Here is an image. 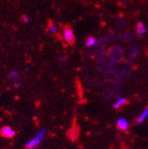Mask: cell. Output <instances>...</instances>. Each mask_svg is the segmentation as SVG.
Masks as SVG:
<instances>
[{"label":"cell","mask_w":148,"mask_h":149,"mask_svg":"<svg viewBox=\"0 0 148 149\" xmlns=\"http://www.w3.org/2000/svg\"><path fill=\"white\" fill-rule=\"evenodd\" d=\"M106 56L108 62L115 66L121 64L124 59V48L119 44H113L106 49Z\"/></svg>","instance_id":"cell-1"},{"label":"cell","mask_w":148,"mask_h":149,"mask_svg":"<svg viewBox=\"0 0 148 149\" xmlns=\"http://www.w3.org/2000/svg\"><path fill=\"white\" fill-rule=\"evenodd\" d=\"M46 134H47V129L46 128H42L40 129L36 135L28 141L26 144L25 148L26 149H33V148H38V146L43 142L44 139L46 137Z\"/></svg>","instance_id":"cell-2"},{"label":"cell","mask_w":148,"mask_h":149,"mask_svg":"<svg viewBox=\"0 0 148 149\" xmlns=\"http://www.w3.org/2000/svg\"><path fill=\"white\" fill-rule=\"evenodd\" d=\"M141 54V51H140V48L134 45V46H131V47L129 48V51L126 56V63L128 66H132L134 65V63L136 59L138 58V56Z\"/></svg>","instance_id":"cell-3"},{"label":"cell","mask_w":148,"mask_h":149,"mask_svg":"<svg viewBox=\"0 0 148 149\" xmlns=\"http://www.w3.org/2000/svg\"><path fill=\"white\" fill-rule=\"evenodd\" d=\"M62 38L66 44L70 45V46L75 43L76 36H75V33H74L71 26H64L63 31H62Z\"/></svg>","instance_id":"cell-4"},{"label":"cell","mask_w":148,"mask_h":149,"mask_svg":"<svg viewBox=\"0 0 148 149\" xmlns=\"http://www.w3.org/2000/svg\"><path fill=\"white\" fill-rule=\"evenodd\" d=\"M118 40H120L123 43H126V44H130L132 46L135 45V37L134 36L131 32L128 31H124V32H120L118 33Z\"/></svg>","instance_id":"cell-5"},{"label":"cell","mask_w":148,"mask_h":149,"mask_svg":"<svg viewBox=\"0 0 148 149\" xmlns=\"http://www.w3.org/2000/svg\"><path fill=\"white\" fill-rule=\"evenodd\" d=\"M0 135H1V136L6 137V138H13L16 136V132L11 128V126L5 125L1 128V130H0Z\"/></svg>","instance_id":"cell-6"},{"label":"cell","mask_w":148,"mask_h":149,"mask_svg":"<svg viewBox=\"0 0 148 149\" xmlns=\"http://www.w3.org/2000/svg\"><path fill=\"white\" fill-rule=\"evenodd\" d=\"M97 43H98V38H97L95 36H89L86 37L85 39V47L87 48H94L97 47Z\"/></svg>","instance_id":"cell-7"},{"label":"cell","mask_w":148,"mask_h":149,"mask_svg":"<svg viewBox=\"0 0 148 149\" xmlns=\"http://www.w3.org/2000/svg\"><path fill=\"white\" fill-rule=\"evenodd\" d=\"M104 38L106 39V43H114L118 39V33L115 30H110L106 33V36H104Z\"/></svg>","instance_id":"cell-8"},{"label":"cell","mask_w":148,"mask_h":149,"mask_svg":"<svg viewBox=\"0 0 148 149\" xmlns=\"http://www.w3.org/2000/svg\"><path fill=\"white\" fill-rule=\"evenodd\" d=\"M147 32V27L143 23V22L139 21L135 26V33L138 36H144Z\"/></svg>","instance_id":"cell-9"},{"label":"cell","mask_w":148,"mask_h":149,"mask_svg":"<svg viewBox=\"0 0 148 149\" xmlns=\"http://www.w3.org/2000/svg\"><path fill=\"white\" fill-rule=\"evenodd\" d=\"M116 126L119 130L126 131L129 127V124H128V121L125 118L120 117V118H118L117 121H116Z\"/></svg>","instance_id":"cell-10"},{"label":"cell","mask_w":148,"mask_h":149,"mask_svg":"<svg viewBox=\"0 0 148 149\" xmlns=\"http://www.w3.org/2000/svg\"><path fill=\"white\" fill-rule=\"evenodd\" d=\"M115 25L120 30H125L127 28V21L124 17H117L115 18Z\"/></svg>","instance_id":"cell-11"},{"label":"cell","mask_w":148,"mask_h":149,"mask_svg":"<svg viewBox=\"0 0 148 149\" xmlns=\"http://www.w3.org/2000/svg\"><path fill=\"white\" fill-rule=\"evenodd\" d=\"M148 117V107H146L143 112L141 113V115H140L137 118V120H136V125H140L142 123H144L145 121V119Z\"/></svg>","instance_id":"cell-12"},{"label":"cell","mask_w":148,"mask_h":149,"mask_svg":"<svg viewBox=\"0 0 148 149\" xmlns=\"http://www.w3.org/2000/svg\"><path fill=\"white\" fill-rule=\"evenodd\" d=\"M125 104H127V99L125 97H119V98H117L116 101L114 103L113 107L115 109H119L122 107H124Z\"/></svg>","instance_id":"cell-13"},{"label":"cell","mask_w":148,"mask_h":149,"mask_svg":"<svg viewBox=\"0 0 148 149\" xmlns=\"http://www.w3.org/2000/svg\"><path fill=\"white\" fill-rule=\"evenodd\" d=\"M7 78H8L10 81H16L19 78V73L17 70H12L8 73L7 74Z\"/></svg>","instance_id":"cell-14"},{"label":"cell","mask_w":148,"mask_h":149,"mask_svg":"<svg viewBox=\"0 0 148 149\" xmlns=\"http://www.w3.org/2000/svg\"><path fill=\"white\" fill-rule=\"evenodd\" d=\"M47 29H48L49 33H51V34H56L57 32V26H56V24L55 23V22L50 20L48 22V25H47Z\"/></svg>","instance_id":"cell-15"},{"label":"cell","mask_w":148,"mask_h":149,"mask_svg":"<svg viewBox=\"0 0 148 149\" xmlns=\"http://www.w3.org/2000/svg\"><path fill=\"white\" fill-rule=\"evenodd\" d=\"M22 20H23V22H25V23H28L30 18H29L27 15H23V16H22Z\"/></svg>","instance_id":"cell-16"},{"label":"cell","mask_w":148,"mask_h":149,"mask_svg":"<svg viewBox=\"0 0 148 149\" xmlns=\"http://www.w3.org/2000/svg\"><path fill=\"white\" fill-rule=\"evenodd\" d=\"M58 60L60 61L61 63H65L66 61V57L65 56H59V58H58Z\"/></svg>","instance_id":"cell-17"},{"label":"cell","mask_w":148,"mask_h":149,"mask_svg":"<svg viewBox=\"0 0 148 149\" xmlns=\"http://www.w3.org/2000/svg\"><path fill=\"white\" fill-rule=\"evenodd\" d=\"M13 87H14V88H16V89H18V88L20 87V83H19V82H14Z\"/></svg>","instance_id":"cell-18"},{"label":"cell","mask_w":148,"mask_h":149,"mask_svg":"<svg viewBox=\"0 0 148 149\" xmlns=\"http://www.w3.org/2000/svg\"><path fill=\"white\" fill-rule=\"evenodd\" d=\"M126 2H127V0H119V3L121 5H125V4H126Z\"/></svg>","instance_id":"cell-19"},{"label":"cell","mask_w":148,"mask_h":149,"mask_svg":"<svg viewBox=\"0 0 148 149\" xmlns=\"http://www.w3.org/2000/svg\"><path fill=\"white\" fill-rule=\"evenodd\" d=\"M33 149H38V148H33Z\"/></svg>","instance_id":"cell-20"}]
</instances>
